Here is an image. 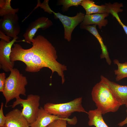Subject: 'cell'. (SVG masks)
Instances as JSON below:
<instances>
[{
	"instance_id": "obj_1",
	"label": "cell",
	"mask_w": 127,
	"mask_h": 127,
	"mask_svg": "<svg viewBox=\"0 0 127 127\" xmlns=\"http://www.w3.org/2000/svg\"><path fill=\"white\" fill-rule=\"evenodd\" d=\"M32 59L29 64L26 66V71L36 72L44 67L48 68L53 74L56 72L60 77L62 84L65 79L64 71L67 67L57 60V56L56 50L52 44L43 36H37L32 40Z\"/></svg>"
},
{
	"instance_id": "obj_2",
	"label": "cell",
	"mask_w": 127,
	"mask_h": 127,
	"mask_svg": "<svg viewBox=\"0 0 127 127\" xmlns=\"http://www.w3.org/2000/svg\"><path fill=\"white\" fill-rule=\"evenodd\" d=\"M91 94L96 109L102 115L115 112L122 106L109 86L101 80L93 87Z\"/></svg>"
},
{
	"instance_id": "obj_3",
	"label": "cell",
	"mask_w": 127,
	"mask_h": 127,
	"mask_svg": "<svg viewBox=\"0 0 127 127\" xmlns=\"http://www.w3.org/2000/svg\"><path fill=\"white\" fill-rule=\"evenodd\" d=\"M28 83L26 77L17 69L14 68L11 71L10 75L6 78L2 93L6 100V107L10 101L20 97V95L26 96L25 87Z\"/></svg>"
},
{
	"instance_id": "obj_4",
	"label": "cell",
	"mask_w": 127,
	"mask_h": 127,
	"mask_svg": "<svg viewBox=\"0 0 127 127\" xmlns=\"http://www.w3.org/2000/svg\"><path fill=\"white\" fill-rule=\"evenodd\" d=\"M49 0H44L42 3L37 0V4L35 7H38L42 9L44 11L50 14L53 13L55 19H59L62 23L64 29V38L68 42L71 40V34L75 27L83 20L85 14L80 12H77L74 16L70 17L63 15L59 12L56 13L50 8L48 4Z\"/></svg>"
},
{
	"instance_id": "obj_5",
	"label": "cell",
	"mask_w": 127,
	"mask_h": 127,
	"mask_svg": "<svg viewBox=\"0 0 127 127\" xmlns=\"http://www.w3.org/2000/svg\"><path fill=\"white\" fill-rule=\"evenodd\" d=\"M82 97H79L64 103L55 104L47 103L44 105L43 108L50 114L62 118H68L75 112L87 114L88 112L82 105Z\"/></svg>"
},
{
	"instance_id": "obj_6",
	"label": "cell",
	"mask_w": 127,
	"mask_h": 127,
	"mask_svg": "<svg viewBox=\"0 0 127 127\" xmlns=\"http://www.w3.org/2000/svg\"><path fill=\"white\" fill-rule=\"evenodd\" d=\"M16 99L11 106L14 108L20 104L23 107L21 110L22 115L24 117L29 124L36 120L40 106V96L37 95H28L26 99L21 98L20 97Z\"/></svg>"
},
{
	"instance_id": "obj_7",
	"label": "cell",
	"mask_w": 127,
	"mask_h": 127,
	"mask_svg": "<svg viewBox=\"0 0 127 127\" xmlns=\"http://www.w3.org/2000/svg\"><path fill=\"white\" fill-rule=\"evenodd\" d=\"M17 14L5 15L0 20V31L10 37L17 36L20 31Z\"/></svg>"
},
{
	"instance_id": "obj_8",
	"label": "cell",
	"mask_w": 127,
	"mask_h": 127,
	"mask_svg": "<svg viewBox=\"0 0 127 127\" xmlns=\"http://www.w3.org/2000/svg\"><path fill=\"white\" fill-rule=\"evenodd\" d=\"M81 5L85 10L86 15L95 13H109L110 11L112 9L118 10L121 12L123 11L121 8L123 6V4L117 2L113 4L105 3L104 4L99 5L95 4L93 0H83Z\"/></svg>"
},
{
	"instance_id": "obj_9",
	"label": "cell",
	"mask_w": 127,
	"mask_h": 127,
	"mask_svg": "<svg viewBox=\"0 0 127 127\" xmlns=\"http://www.w3.org/2000/svg\"><path fill=\"white\" fill-rule=\"evenodd\" d=\"M18 38L17 36L9 42L2 39L0 41V67L6 72H10L14 68V62L11 61L10 56L12 46Z\"/></svg>"
},
{
	"instance_id": "obj_10",
	"label": "cell",
	"mask_w": 127,
	"mask_h": 127,
	"mask_svg": "<svg viewBox=\"0 0 127 127\" xmlns=\"http://www.w3.org/2000/svg\"><path fill=\"white\" fill-rule=\"evenodd\" d=\"M52 25V22L51 20L44 16L39 17L31 22L23 35L26 42L31 44L33 37L39 29L45 30Z\"/></svg>"
},
{
	"instance_id": "obj_11",
	"label": "cell",
	"mask_w": 127,
	"mask_h": 127,
	"mask_svg": "<svg viewBox=\"0 0 127 127\" xmlns=\"http://www.w3.org/2000/svg\"><path fill=\"white\" fill-rule=\"evenodd\" d=\"M5 116V127H31L22 115L21 111L18 109L10 111Z\"/></svg>"
},
{
	"instance_id": "obj_12",
	"label": "cell",
	"mask_w": 127,
	"mask_h": 127,
	"mask_svg": "<svg viewBox=\"0 0 127 127\" xmlns=\"http://www.w3.org/2000/svg\"><path fill=\"white\" fill-rule=\"evenodd\" d=\"M64 118L50 114L43 107H40L36 120L29 126L31 127H46L54 121Z\"/></svg>"
},
{
	"instance_id": "obj_13",
	"label": "cell",
	"mask_w": 127,
	"mask_h": 127,
	"mask_svg": "<svg viewBox=\"0 0 127 127\" xmlns=\"http://www.w3.org/2000/svg\"><path fill=\"white\" fill-rule=\"evenodd\" d=\"M100 78L109 86L121 105L127 103V85L119 84L102 75Z\"/></svg>"
},
{
	"instance_id": "obj_14",
	"label": "cell",
	"mask_w": 127,
	"mask_h": 127,
	"mask_svg": "<svg viewBox=\"0 0 127 127\" xmlns=\"http://www.w3.org/2000/svg\"><path fill=\"white\" fill-rule=\"evenodd\" d=\"M109 13H95L90 15H85L83 21L80 26L96 25L98 26L101 29L102 27L105 26L108 23V21L105 19L109 15Z\"/></svg>"
},
{
	"instance_id": "obj_15",
	"label": "cell",
	"mask_w": 127,
	"mask_h": 127,
	"mask_svg": "<svg viewBox=\"0 0 127 127\" xmlns=\"http://www.w3.org/2000/svg\"><path fill=\"white\" fill-rule=\"evenodd\" d=\"M96 25L80 26L81 29L86 30L94 35L99 41L101 47L102 53L100 55L101 58H105L108 64L110 65L111 60L110 59L106 46L104 45L102 37L99 34L97 29Z\"/></svg>"
},
{
	"instance_id": "obj_16",
	"label": "cell",
	"mask_w": 127,
	"mask_h": 127,
	"mask_svg": "<svg viewBox=\"0 0 127 127\" xmlns=\"http://www.w3.org/2000/svg\"><path fill=\"white\" fill-rule=\"evenodd\" d=\"M87 114L89 120L88 125L95 127H109L104 121L102 113L96 109L90 110Z\"/></svg>"
},
{
	"instance_id": "obj_17",
	"label": "cell",
	"mask_w": 127,
	"mask_h": 127,
	"mask_svg": "<svg viewBox=\"0 0 127 127\" xmlns=\"http://www.w3.org/2000/svg\"><path fill=\"white\" fill-rule=\"evenodd\" d=\"M113 62L118 66L117 69L114 71L115 74L116 75V80L119 81L124 78L127 77V62L121 63L118 60L115 59L113 60Z\"/></svg>"
},
{
	"instance_id": "obj_18",
	"label": "cell",
	"mask_w": 127,
	"mask_h": 127,
	"mask_svg": "<svg viewBox=\"0 0 127 127\" xmlns=\"http://www.w3.org/2000/svg\"><path fill=\"white\" fill-rule=\"evenodd\" d=\"M11 0H0V16L1 17L9 14H15L18 12L19 9H14L11 6Z\"/></svg>"
},
{
	"instance_id": "obj_19",
	"label": "cell",
	"mask_w": 127,
	"mask_h": 127,
	"mask_svg": "<svg viewBox=\"0 0 127 127\" xmlns=\"http://www.w3.org/2000/svg\"><path fill=\"white\" fill-rule=\"evenodd\" d=\"M83 0H59L57 1L58 5H62V11L63 12L67 11L69 8L72 6L78 7L81 5Z\"/></svg>"
},
{
	"instance_id": "obj_20",
	"label": "cell",
	"mask_w": 127,
	"mask_h": 127,
	"mask_svg": "<svg viewBox=\"0 0 127 127\" xmlns=\"http://www.w3.org/2000/svg\"><path fill=\"white\" fill-rule=\"evenodd\" d=\"M76 119L75 118L71 119L64 118L55 120L48 126L49 127H67V122L71 124H75L76 123Z\"/></svg>"
},
{
	"instance_id": "obj_21",
	"label": "cell",
	"mask_w": 127,
	"mask_h": 127,
	"mask_svg": "<svg viewBox=\"0 0 127 127\" xmlns=\"http://www.w3.org/2000/svg\"><path fill=\"white\" fill-rule=\"evenodd\" d=\"M120 12L119 11L115 10H111L110 11L113 17H115L119 24L123 27L125 32L127 35V26L125 25L122 22L118 14V13Z\"/></svg>"
},
{
	"instance_id": "obj_22",
	"label": "cell",
	"mask_w": 127,
	"mask_h": 127,
	"mask_svg": "<svg viewBox=\"0 0 127 127\" xmlns=\"http://www.w3.org/2000/svg\"><path fill=\"white\" fill-rule=\"evenodd\" d=\"M3 106L4 103L1 102L0 109V127L4 126L6 120V117L4 114Z\"/></svg>"
},
{
	"instance_id": "obj_23",
	"label": "cell",
	"mask_w": 127,
	"mask_h": 127,
	"mask_svg": "<svg viewBox=\"0 0 127 127\" xmlns=\"http://www.w3.org/2000/svg\"><path fill=\"white\" fill-rule=\"evenodd\" d=\"M6 74L3 72L0 73V91L3 93L4 91L6 79Z\"/></svg>"
},
{
	"instance_id": "obj_24",
	"label": "cell",
	"mask_w": 127,
	"mask_h": 127,
	"mask_svg": "<svg viewBox=\"0 0 127 127\" xmlns=\"http://www.w3.org/2000/svg\"><path fill=\"white\" fill-rule=\"evenodd\" d=\"M0 38L7 42H10L11 37L8 36L1 31H0Z\"/></svg>"
},
{
	"instance_id": "obj_25",
	"label": "cell",
	"mask_w": 127,
	"mask_h": 127,
	"mask_svg": "<svg viewBox=\"0 0 127 127\" xmlns=\"http://www.w3.org/2000/svg\"><path fill=\"white\" fill-rule=\"evenodd\" d=\"M127 114V116L125 119L123 121L121 122L118 124L119 127H122L125 124H127V109L126 110Z\"/></svg>"
},
{
	"instance_id": "obj_26",
	"label": "cell",
	"mask_w": 127,
	"mask_h": 127,
	"mask_svg": "<svg viewBox=\"0 0 127 127\" xmlns=\"http://www.w3.org/2000/svg\"><path fill=\"white\" fill-rule=\"evenodd\" d=\"M125 106L127 108V103L125 105Z\"/></svg>"
},
{
	"instance_id": "obj_27",
	"label": "cell",
	"mask_w": 127,
	"mask_h": 127,
	"mask_svg": "<svg viewBox=\"0 0 127 127\" xmlns=\"http://www.w3.org/2000/svg\"><path fill=\"white\" fill-rule=\"evenodd\" d=\"M2 127H5V126H3Z\"/></svg>"
},
{
	"instance_id": "obj_28",
	"label": "cell",
	"mask_w": 127,
	"mask_h": 127,
	"mask_svg": "<svg viewBox=\"0 0 127 127\" xmlns=\"http://www.w3.org/2000/svg\"><path fill=\"white\" fill-rule=\"evenodd\" d=\"M49 127V126H47V127Z\"/></svg>"
}]
</instances>
